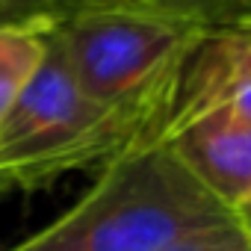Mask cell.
Here are the masks:
<instances>
[{
  "label": "cell",
  "mask_w": 251,
  "mask_h": 251,
  "mask_svg": "<svg viewBox=\"0 0 251 251\" xmlns=\"http://www.w3.org/2000/svg\"><path fill=\"white\" fill-rule=\"evenodd\" d=\"M227 222L233 213L160 139L103 166L71 210L6 251H160Z\"/></svg>",
  "instance_id": "6da1fadb"
},
{
  "label": "cell",
  "mask_w": 251,
  "mask_h": 251,
  "mask_svg": "<svg viewBox=\"0 0 251 251\" xmlns=\"http://www.w3.org/2000/svg\"><path fill=\"white\" fill-rule=\"evenodd\" d=\"M50 18L77 86L98 106L151 98L204 33L177 18L112 3H68Z\"/></svg>",
  "instance_id": "7a4b0ae2"
},
{
  "label": "cell",
  "mask_w": 251,
  "mask_h": 251,
  "mask_svg": "<svg viewBox=\"0 0 251 251\" xmlns=\"http://www.w3.org/2000/svg\"><path fill=\"white\" fill-rule=\"evenodd\" d=\"M48 24V15L0 24V121L42 65Z\"/></svg>",
  "instance_id": "3957f363"
},
{
  "label": "cell",
  "mask_w": 251,
  "mask_h": 251,
  "mask_svg": "<svg viewBox=\"0 0 251 251\" xmlns=\"http://www.w3.org/2000/svg\"><path fill=\"white\" fill-rule=\"evenodd\" d=\"M68 3H112V6H133L145 12H157L166 18L186 21L201 30L239 27L251 0H65ZM59 9V6H56Z\"/></svg>",
  "instance_id": "277c9868"
},
{
  "label": "cell",
  "mask_w": 251,
  "mask_h": 251,
  "mask_svg": "<svg viewBox=\"0 0 251 251\" xmlns=\"http://www.w3.org/2000/svg\"><path fill=\"white\" fill-rule=\"evenodd\" d=\"M225 39V100L227 106L251 121V30L248 27H222Z\"/></svg>",
  "instance_id": "5b68a950"
},
{
  "label": "cell",
  "mask_w": 251,
  "mask_h": 251,
  "mask_svg": "<svg viewBox=\"0 0 251 251\" xmlns=\"http://www.w3.org/2000/svg\"><path fill=\"white\" fill-rule=\"evenodd\" d=\"M160 251H251V236L236 222H227V225L207 227V230H198L192 236H183V239H177Z\"/></svg>",
  "instance_id": "8992f818"
},
{
  "label": "cell",
  "mask_w": 251,
  "mask_h": 251,
  "mask_svg": "<svg viewBox=\"0 0 251 251\" xmlns=\"http://www.w3.org/2000/svg\"><path fill=\"white\" fill-rule=\"evenodd\" d=\"M62 3H65V0H0V24L50 15Z\"/></svg>",
  "instance_id": "52a82bcc"
},
{
  "label": "cell",
  "mask_w": 251,
  "mask_h": 251,
  "mask_svg": "<svg viewBox=\"0 0 251 251\" xmlns=\"http://www.w3.org/2000/svg\"><path fill=\"white\" fill-rule=\"evenodd\" d=\"M233 222L251 236V186H248V192L239 198V204L233 207Z\"/></svg>",
  "instance_id": "ba28073f"
},
{
  "label": "cell",
  "mask_w": 251,
  "mask_h": 251,
  "mask_svg": "<svg viewBox=\"0 0 251 251\" xmlns=\"http://www.w3.org/2000/svg\"><path fill=\"white\" fill-rule=\"evenodd\" d=\"M0 192H18L15 177H12L9 172H3V169H0Z\"/></svg>",
  "instance_id": "9c48e42d"
},
{
  "label": "cell",
  "mask_w": 251,
  "mask_h": 251,
  "mask_svg": "<svg viewBox=\"0 0 251 251\" xmlns=\"http://www.w3.org/2000/svg\"><path fill=\"white\" fill-rule=\"evenodd\" d=\"M239 27H248L251 30V3H248V9H245V18H242V24Z\"/></svg>",
  "instance_id": "30bf717a"
}]
</instances>
